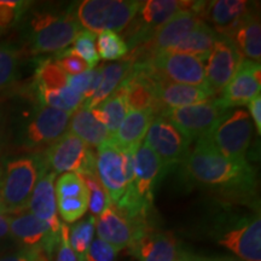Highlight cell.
I'll use <instances>...</instances> for the list:
<instances>
[{
  "instance_id": "cell-1",
  "label": "cell",
  "mask_w": 261,
  "mask_h": 261,
  "mask_svg": "<svg viewBox=\"0 0 261 261\" xmlns=\"http://www.w3.org/2000/svg\"><path fill=\"white\" fill-rule=\"evenodd\" d=\"M182 167L189 180L227 198H248L255 189V171L248 161L226 159L205 137L196 140Z\"/></svg>"
},
{
  "instance_id": "cell-2",
  "label": "cell",
  "mask_w": 261,
  "mask_h": 261,
  "mask_svg": "<svg viewBox=\"0 0 261 261\" xmlns=\"http://www.w3.org/2000/svg\"><path fill=\"white\" fill-rule=\"evenodd\" d=\"M23 50L29 55L60 54L73 44L81 25L74 15L73 5L63 8H40L25 12L21 22Z\"/></svg>"
},
{
  "instance_id": "cell-3",
  "label": "cell",
  "mask_w": 261,
  "mask_h": 261,
  "mask_svg": "<svg viewBox=\"0 0 261 261\" xmlns=\"http://www.w3.org/2000/svg\"><path fill=\"white\" fill-rule=\"evenodd\" d=\"M71 114L42 106L33 98L32 106L9 120L10 140L21 149L42 152L68 132Z\"/></svg>"
},
{
  "instance_id": "cell-4",
  "label": "cell",
  "mask_w": 261,
  "mask_h": 261,
  "mask_svg": "<svg viewBox=\"0 0 261 261\" xmlns=\"http://www.w3.org/2000/svg\"><path fill=\"white\" fill-rule=\"evenodd\" d=\"M161 160L145 143L137 149L135 155L133 180L115 207L133 220L149 219L154 196L160 180L165 174ZM114 204V203H113Z\"/></svg>"
},
{
  "instance_id": "cell-5",
  "label": "cell",
  "mask_w": 261,
  "mask_h": 261,
  "mask_svg": "<svg viewBox=\"0 0 261 261\" xmlns=\"http://www.w3.org/2000/svg\"><path fill=\"white\" fill-rule=\"evenodd\" d=\"M47 171L42 152H29L6 160L2 166V200L5 214L27 211L39 178Z\"/></svg>"
},
{
  "instance_id": "cell-6",
  "label": "cell",
  "mask_w": 261,
  "mask_h": 261,
  "mask_svg": "<svg viewBox=\"0 0 261 261\" xmlns=\"http://www.w3.org/2000/svg\"><path fill=\"white\" fill-rule=\"evenodd\" d=\"M212 236L219 246L241 261H261V218L259 213L223 215Z\"/></svg>"
},
{
  "instance_id": "cell-7",
  "label": "cell",
  "mask_w": 261,
  "mask_h": 261,
  "mask_svg": "<svg viewBox=\"0 0 261 261\" xmlns=\"http://www.w3.org/2000/svg\"><path fill=\"white\" fill-rule=\"evenodd\" d=\"M142 5L139 0H84L73 5L81 27L93 34L121 32L135 18Z\"/></svg>"
},
{
  "instance_id": "cell-8",
  "label": "cell",
  "mask_w": 261,
  "mask_h": 261,
  "mask_svg": "<svg viewBox=\"0 0 261 261\" xmlns=\"http://www.w3.org/2000/svg\"><path fill=\"white\" fill-rule=\"evenodd\" d=\"M137 149L121 150L109 139L97 148V177L114 204L120 201L133 180Z\"/></svg>"
},
{
  "instance_id": "cell-9",
  "label": "cell",
  "mask_w": 261,
  "mask_h": 261,
  "mask_svg": "<svg viewBox=\"0 0 261 261\" xmlns=\"http://www.w3.org/2000/svg\"><path fill=\"white\" fill-rule=\"evenodd\" d=\"M253 136V123L244 109L225 112L205 136L221 155L232 161H247L246 155Z\"/></svg>"
},
{
  "instance_id": "cell-10",
  "label": "cell",
  "mask_w": 261,
  "mask_h": 261,
  "mask_svg": "<svg viewBox=\"0 0 261 261\" xmlns=\"http://www.w3.org/2000/svg\"><path fill=\"white\" fill-rule=\"evenodd\" d=\"M203 4L204 2H192L189 8L178 12L167 23L160 27L145 44L135 48L127 56L135 62H140L171 50L179 40L204 22L202 18Z\"/></svg>"
},
{
  "instance_id": "cell-11",
  "label": "cell",
  "mask_w": 261,
  "mask_h": 261,
  "mask_svg": "<svg viewBox=\"0 0 261 261\" xmlns=\"http://www.w3.org/2000/svg\"><path fill=\"white\" fill-rule=\"evenodd\" d=\"M192 2H181V0H148L142 2V5L123 29V37L128 50L142 46L145 44L152 34L160 27L167 23L169 19L174 17L181 10L189 8Z\"/></svg>"
},
{
  "instance_id": "cell-12",
  "label": "cell",
  "mask_w": 261,
  "mask_h": 261,
  "mask_svg": "<svg viewBox=\"0 0 261 261\" xmlns=\"http://www.w3.org/2000/svg\"><path fill=\"white\" fill-rule=\"evenodd\" d=\"M48 171L63 174L74 172L77 174H92L96 172V154L91 146L76 136L67 132L51 146L42 151Z\"/></svg>"
},
{
  "instance_id": "cell-13",
  "label": "cell",
  "mask_w": 261,
  "mask_h": 261,
  "mask_svg": "<svg viewBox=\"0 0 261 261\" xmlns=\"http://www.w3.org/2000/svg\"><path fill=\"white\" fill-rule=\"evenodd\" d=\"M225 112L227 110L224 109L218 98H212L194 106L165 109L159 115L167 119L192 143L207 136Z\"/></svg>"
},
{
  "instance_id": "cell-14",
  "label": "cell",
  "mask_w": 261,
  "mask_h": 261,
  "mask_svg": "<svg viewBox=\"0 0 261 261\" xmlns=\"http://www.w3.org/2000/svg\"><path fill=\"white\" fill-rule=\"evenodd\" d=\"M204 62L202 58L190 55L163 52L139 63L151 74L169 83L204 87Z\"/></svg>"
},
{
  "instance_id": "cell-15",
  "label": "cell",
  "mask_w": 261,
  "mask_h": 261,
  "mask_svg": "<svg viewBox=\"0 0 261 261\" xmlns=\"http://www.w3.org/2000/svg\"><path fill=\"white\" fill-rule=\"evenodd\" d=\"M144 143L161 160L166 171L177 163H182L190 151L191 143L161 115L150 123Z\"/></svg>"
},
{
  "instance_id": "cell-16",
  "label": "cell",
  "mask_w": 261,
  "mask_h": 261,
  "mask_svg": "<svg viewBox=\"0 0 261 261\" xmlns=\"http://www.w3.org/2000/svg\"><path fill=\"white\" fill-rule=\"evenodd\" d=\"M243 58L232 42L219 35L204 65V87L212 98L220 94L230 83Z\"/></svg>"
},
{
  "instance_id": "cell-17",
  "label": "cell",
  "mask_w": 261,
  "mask_h": 261,
  "mask_svg": "<svg viewBox=\"0 0 261 261\" xmlns=\"http://www.w3.org/2000/svg\"><path fill=\"white\" fill-rule=\"evenodd\" d=\"M128 252L138 261H180L189 253L172 232L151 225L137 234Z\"/></svg>"
},
{
  "instance_id": "cell-18",
  "label": "cell",
  "mask_w": 261,
  "mask_h": 261,
  "mask_svg": "<svg viewBox=\"0 0 261 261\" xmlns=\"http://www.w3.org/2000/svg\"><path fill=\"white\" fill-rule=\"evenodd\" d=\"M150 219L133 220L110 203L99 217L96 218V231L98 238L112 244L117 250L128 248L137 234L150 226Z\"/></svg>"
},
{
  "instance_id": "cell-19",
  "label": "cell",
  "mask_w": 261,
  "mask_h": 261,
  "mask_svg": "<svg viewBox=\"0 0 261 261\" xmlns=\"http://www.w3.org/2000/svg\"><path fill=\"white\" fill-rule=\"evenodd\" d=\"M10 234L24 248L44 249L52 256L60 242L61 232H56L45 221L28 211L10 215Z\"/></svg>"
},
{
  "instance_id": "cell-20",
  "label": "cell",
  "mask_w": 261,
  "mask_h": 261,
  "mask_svg": "<svg viewBox=\"0 0 261 261\" xmlns=\"http://www.w3.org/2000/svg\"><path fill=\"white\" fill-rule=\"evenodd\" d=\"M55 195L58 214L65 223H75L89 210V189L77 173H63L56 179Z\"/></svg>"
},
{
  "instance_id": "cell-21",
  "label": "cell",
  "mask_w": 261,
  "mask_h": 261,
  "mask_svg": "<svg viewBox=\"0 0 261 261\" xmlns=\"http://www.w3.org/2000/svg\"><path fill=\"white\" fill-rule=\"evenodd\" d=\"M260 63L243 58L236 74L224 87L219 97H217L224 109L247 106L254 97L260 94Z\"/></svg>"
},
{
  "instance_id": "cell-22",
  "label": "cell",
  "mask_w": 261,
  "mask_h": 261,
  "mask_svg": "<svg viewBox=\"0 0 261 261\" xmlns=\"http://www.w3.org/2000/svg\"><path fill=\"white\" fill-rule=\"evenodd\" d=\"M136 63H139V62H136ZM139 64L148 71V74L152 79L155 98L159 107V114L165 109L194 106V104L202 103L212 98L204 87L169 83V81L163 80L161 77L150 73L142 63Z\"/></svg>"
},
{
  "instance_id": "cell-23",
  "label": "cell",
  "mask_w": 261,
  "mask_h": 261,
  "mask_svg": "<svg viewBox=\"0 0 261 261\" xmlns=\"http://www.w3.org/2000/svg\"><path fill=\"white\" fill-rule=\"evenodd\" d=\"M247 60L260 63L261 58V25L259 15L248 8L242 17L225 35Z\"/></svg>"
},
{
  "instance_id": "cell-24",
  "label": "cell",
  "mask_w": 261,
  "mask_h": 261,
  "mask_svg": "<svg viewBox=\"0 0 261 261\" xmlns=\"http://www.w3.org/2000/svg\"><path fill=\"white\" fill-rule=\"evenodd\" d=\"M56 173L47 171L39 178L34 190L32 192L27 211L29 213L47 223L56 232H61V220L58 218L56 195H55V180Z\"/></svg>"
},
{
  "instance_id": "cell-25",
  "label": "cell",
  "mask_w": 261,
  "mask_h": 261,
  "mask_svg": "<svg viewBox=\"0 0 261 261\" xmlns=\"http://www.w3.org/2000/svg\"><path fill=\"white\" fill-rule=\"evenodd\" d=\"M154 116L151 110H128L121 125L109 137V140L121 150L139 148Z\"/></svg>"
},
{
  "instance_id": "cell-26",
  "label": "cell",
  "mask_w": 261,
  "mask_h": 261,
  "mask_svg": "<svg viewBox=\"0 0 261 261\" xmlns=\"http://www.w3.org/2000/svg\"><path fill=\"white\" fill-rule=\"evenodd\" d=\"M249 8L247 2L243 0H215L204 2L202 8V18L207 19L213 24L218 35L225 37L228 31L242 17L247 9Z\"/></svg>"
},
{
  "instance_id": "cell-27",
  "label": "cell",
  "mask_w": 261,
  "mask_h": 261,
  "mask_svg": "<svg viewBox=\"0 0 261 261\" xmlns=\"http://www.w3.org/2000/svg\"><path fill=\"white\" fill-rule=\"evenodd\" d=\"M68 132L76 136L89 146H96V148L107 142L110 137L107 127L98 121L91 109H86L83 106L75 110L70 116Z\"/></svg>"
},
{
  "instance_id": "cell-28",
  "label": "cell",
  "mask_w": 261,
  "mask_h": 261,
  "mask_svg": "<svg viewBox=\"0 0 261 261\" xmlns=\"http://www.w3.org/2000/svg\"><path fill=\"white\" fill-rule=\"evenodd\" d=\"M133 64H135V61L129 56H126L120 62H116V63L103 65L102 81H100L99 87L92 94V97L85 100L83 107L86 108V109H93V108L99 106L126 79V76L132 69Z\"/></svg>"
},
{
  "instance_id": "cell-29",
  "label": "cell",
  "mask_w": 261,
  "mask_h": 261,
  "mask_svg": "<svg viewBox=\"0 0 261 261\" xmlns=\"http://www.w3.org/2000/svg\"><path fill=\"white\" fill-rule=\"evenodd\" d=\"M218 38L219 35L217 34V32L211 25L205 24V22H202L198 27L185 35L167 52L190 55L207 61Z\"/></svg>"
},
{
  "instance_id": "cell-30",
  "label": "cell",
  "mask_w": 261,
  "mask_h": 261,
  "mask_svg": "<svg viewBox=\"0 0 261 261\" xmlns=\"http://www.w3.org/2000/svg\"><path fill=\"white\" fill-rule=\"evenodd\" d=\"M106 116V127L110 136L116 132L119 126L128 113L126 87L122 83L117 86L114 92L108 96L99 106L96 107Z\"/></svg>"
},
{
  "instance_id": "cell-31",
  "label": "cell",
  "mask_w": 261,
  "mask_h": 261,
  "mask_svg": "<svg viewBox=\"0 0 261 261\" xmlns=\"http://www.w3.org/2000/svg\"><path fill=\"white\" fill-rule=\"evenodd\" d=\"M22 55V48L14 44L0 42V92L12 87L17 81Z\"/></svg>"
},
{
  "instance_id": "cell-32",
  "label": "cell",
  "mask_w": 261,
  "mask_h": 261,
  "mask_svg": "<svg viewBox=\"0 0 261 261\" xmlns=\"http://www.w3.org/2000/svg\"><path fill=\"white\" fill-rule=\"evenodd\" d=\"M32 86L48 90H61L67 86V74L58 67L54 58L41 60L34 73Z\"/></svg>"
},
{
  "instance_id": "cell-33",
  "label": "cell",
  "mask_w": 261,
  "mask_h": 261,
  "mask_svg": "<svg viewBox=\"0 0 261 261\" xmlns=\"http://www.w3.org/2000/svg\"><path fill=\"white\" fill-rule=\"evenodd\" d=\"M94 232H96V218L93 215H90L86 219L79 221L69 228V243L79 261H85L87 250L94 240Z\"/></svg>"
},
{
  "instance_id": "cell-34",
  "label": "cell",
  "mask_w": 261,
  "mask_h": 261,
  "mask_svg": "<svg viewBox=\"0 0 261 261\" xmlns=\"http://www.w3.org/2000/svg\"><path fill=\"white\" fill-rule=\"evenodd\" d=\"M97 52L104 61H117L128 55L125 40L115 32H103L97 38Z\"/></svg>"
},
{
  "instance_id": "cell-35",
  "label": "cell",
  "mask_w": 261,
  "mask_h": 261,
  "mask_svg": "<svg viewBox=\"0 0 261 261\" xmlns=\"http://www.w3.org/2000/svg\"><path fill=\"white\" fill-rule=\"evenodd\" d=\"M96 34L89 31H81L74 40L73 47L65 48L69 54H74L86 62L90 69H93L99 63V56H98L96 46Z\"/></svg>"
},
{
  "instance_id": "cell-36",
  "label": "cell",
  "mask_w": 261,
  "mask_h": 261,
  "mask_svg": "<svg viewBox=\"0 0 261 261\" xmlns=\"http://www.w3.org/2000/svg\"><path fill=\"white\" fill-rule=\"evenodd\" d=\"M80 175V174H79ZM84 179L85 184L89 189V210L91 215L94 218H98L103 213L104 210L112 203L109 196L107 195L102 184H100L99 179L97 177V173L92 174H84L80 175Z\"/></svg>"
},
{
  "instance_id": "cell-37",
  "label": "cell",
  "mask_w": 261,
  "mask_h": 261,
  "mask_svg": "<svg viewBox=\"0 0 261 261\" xmlns=\"http://www.w3.org/2000/svg\"><path fill=\"white\" fill-rule=\"evenodd\" d=\"M31 5L23 0H0V33L18 24Z\"/></svg>"
},
{
  "instance_id": "cell-38",
  "label": "cell",
  "mask_w": 261,
  "mask_h": 261,
  "mask_svg": "<svg viewBox=\"0 0 261 261\" xmlns=\"http://www.w3.org/2000/svg\"><path fill=\"white\" fill-rule=\"evenodd\" d=\"M56 64L64 71L67 75H79L90 69L83 58L74 54H69L65 50L61 51L56 55Z\"/></svg>"
},
{
  "instance_id": "cell-39",
  "label": "cell",
  "mask_w": 261,
  "mask_h": 261,
  "mask_svg": "<svg viewBox=\"0 0 261 261\" xmlns=\"http://www.w3.org/2000/svg\"><path fill=\"white\" fill-rule=\"evenodd\" d=\"M119 250L100 238H94L87 250L85 261H115Z\"/></svg>"
},
{
  "instance_id": "cell-40",
  "label": "cell",
  "mask_w": 261,
  "mask_h": 261,
  "mask_svg": "<svg viewBox=\"0 0 261 261\" xmlns=\"http://www.w3.org/2000/svg\"><path fill=\"white\" fill-rule=\"evenodd\" d=\"M51 255L39 248H22L17 252L0 256V261H50Z\"/></svg>"
},
{
  "instance_id": "cell-41",
  "label": "cell",
  "mask_w": 261,
  "mask_h": 261,
  "mask_svg": "<svg viewBox=\"0 0 261 261\" xmlns=\"http://www.w3.org/2000/svg\"><path fill=\"white\" fill-rule=\"evenodd\" d=\"M56 249V261H79L69 243V227L65 224L61 225L60 242H58Z\"/></svg>"
},
{
  "instance_id": "cell-42",
  "label": "cell",
  "mask_w": 261,
  "mask_h": 261,
  "mask_svg": "<svg viewBox=\"0 0 261 261\" xmlns=\"http://www.w3.org/2000/svg\"><path fill=\"white\" fill-rule=\"evenodd\" d=\"M9 140V116L8 114H6L4 108L0 104V152L5 149Z\"/></svg>"
},
{
  "instance_id": "cell-43",
  "label": "cell",
  "mask_w": 261,
  "mask_h": 261,
  "mask_svg": "<svg viewBox=\"0 0 261 261\" xmlns=\"http://www.w3.org/2000/svg\"><path fill=\"white\" fill-rule=\"evenodd\" d=\"M248 107H249V112L250 115L253 117V121L255 123L256 127V132L257 135L261 133V96L257 94L248 103Z\"/></svg>"
},
{
  "instance_id": "cell-44",
  "label": "cell",
  "mask_w": 261,
  "mask_h": 261,
  "mask_svg": "<svg viewBox=\"0 0 261 261\" xmlns=\"http://www.w3.org/2000/svg\"><path fill=\"white\" fill-rule=\"evenodd\" d=\"M10 234V215L0 213V240Z\"/></svg>"
},
{
  "instance_id": "cell-45",
  "label": "cell",
  "mask_w": 261,
  "mask_h": 261,
  "mask_svg": "<svg viewBox=\"0 0 261 261\" xmlns=\"http://www.w3.org/2000/svg\"><path fill=\"white\" fill-rule=\"evenodd\" d=\"M198 261H241L237 257H231V256H223V257H203L198 256Z\"/></svg>"
},
{
  "instance_id": "cell-46",
  "label": "cell",
  "mask_w": 261,
  "mask_h": 261,
  "mask_svg": "<svg viewBox=\"0 0 261 261\" xmlns=\"http://www.w3.org/2000/svg\"><path fill=\"white\" fill-rule=\"evenodd\" d=\"M0 213H5L4 205L2 200V166H0Z\"/></svg>"
},
{
  "instance_id": "cell-47",
  "label": "cell",
  "mask_w": 261,
  "mask_h": 261,
  "mask_svg": "<svg viewBox=\"0 0 261 261\" xmlns=\"http://www.w3.org/2000/svg\"><path fill=\"white\" fill-rule=\"evenodd\" d=\"M180 261H198V256L192 255V254L188 253L187 255H185L184 257H182V259H181Z\"/></svg>"
}]
</instances>
